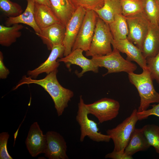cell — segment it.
<instances>
[{"label":"cell","mask_w":159,"mask_h":159,"mask_svg":"<svg viewBox=\"0 0 159 159\" xmlns=\"http://www.w3.org/2000/svg\"><path fill=\"white\" fill-rule=\"evenodd\" d=\"M58 72V69L55 70L47 74L44 78L39 80L24 75L13 90L25 84H34L40 85L50 95L54 102L58 116H61L68 107V102L74 94L72 91L63 87L59 83L57 77Z\"/></svg>","instance_id":"cell-1"},{"label":"cell","mask_w":159,"mask_h":159,"mask_svg":"<svg viewBox=\"0 0 159 159\" xmlns=\"http://www.w3.org/2000/svg\"><path fill=\"white\" fill-rule=\"evenodd\" d=\"M143 70L140 74H128L130 82L135 87L140 97V105L137 110L138 112L147 110L151 103H159V93L155 90L148 68Z\"/></svg>","instance_id":"cell-2"},{"label":"cell","mask_w":159,"mask_h":159,"mask_svg":"<svg viewBox=\"0 0 159 159\" xmlns=\"http://www.w3.org/2000/svg\"><path fill=\"white\" fill-rule=\"evenodd\" d=\"M86 104L82 96L80 97L78 103V110L76 117V120L80 127V141L83 142L86 136L92 140L97 142H109L111 138L107 135L102 134L99 131L97 124L94 121L90 119Z\"/></svg>","instance_id":"cell-3"},{"label":"cell","mask_w":159,"mask_h":159,"mask_svg":"<svg viewBox=\"0 0 159 159\" xmlns=\"http://www.w3.org/2000/svg\"><path fill=\"white\" fill-rule=\"evenodd\" d=\"M113 39L108 24L98 17L90 47L86 52L85 55L92 57L110 53Z\"/></svg>","instance_id":"cell-4"},{"label":"cell","mask_w":159,"mask_h":159,"mask_svg":"<svg viewBox=\"0 0 159 159\" xmlns=\"http://www.w3.org/2000/svg\"><path fill=\"white\" fill-rule=\"evenodd\" d=\"M137 112V110L134 109L130 115L121 123L115 127L107 130V134L113 142V151H124L138 120Z\"/></svg>","instance_id":"cell-5"},{"label":"cell","mask_w":159,"mask_h":159,"mask_svg":"<svg viewBox=\"0 0 159 159\" xmlns=\"http://www.w3.org/2000/svg\"><path fill=\"white\" fill-rule=\"evenodd\" d=\"M110 53L104 55L95 56L92 59L99 67H104L107 69V72L103 74L125 72L128 74L134 72L137 68L136 65L126 59H124L117 49L113 48Z\"/></svg>","instance_id":"cell-6"},{"label":"cell","mask_w":159,"mask_h":159,"mask_svg":"<svg viewBox=\"0 0 159 159\" xmlns=\"http://www.w3.org/2000/svg\"><path fill=\"white\" fill-rule=\"evenodd\" d=\"M86 106L89 114L94 115L99 123H102L115 118L119 114L120 105L118 101L105 97L86 104Z\"/></svg>","instance_id":"cell-7"},{"label":"cell","mask_w":159,"mask_h":159,"mask_svg":"<svg viewBox=\"0 0 159 159\" xmlns=\"http://www.w3.org/2000/svg\"><path fill=\"white\" fill-rule=\"evenodd\" d=\"M126 17L129 29L127 38L142 52L143 42L151 23L143 12Z\"/></svg>","instance_id":"cell-8"},{"label":"cell","mask_w":159,"mask_h":159,"mask_svg":"<svg viewBox=\"0 0 159 159\" xmlns=\"http://www.w3.org/2000/svg\"><path fill=\"white\" fill-rule=\"evenodd\" d=\"M98 16L94 10H87L78 34L73 46L72 51L80 48L85 52L90 47Z\"/></svg>","instance_id":"cell-9"},{"label":"cell","mask_w":159,"mask_h":159,"mask_svg":"<svg viewBox=\"0 0 159 159\" xmlns=\"http://www.w3.org/2000/svg\"><path fill=\"white\" fill-rule=\"evenodd\" d=\"M87 11L82 7L77 8L66 26L65 36L62 44L64 48V57L72 51Z\"/></svg>","instance_id":"cell-10"},{"label":"cell","mask_w":159,"mask_h":159,"mask_svg":"<svg viewBox=\"0 0 159 159\" xmlns=\"http://www.w3.org/2000/svg\"><path fill=\"white\" fill-rule=\"evenodd\" d=\"M46 135L47 145L45 156L49 159H68L67 143L63 137L54 131H49Z\"/></svg>","instance_id":"cell-11"},{"label":"cell","mask_w":159,"mask_h":159,"mask_svg":"<svg viewBox=\"0 0 159 159\" xmlns=\"http://www.w3.org/2000/svg\"><path fill=\"white\" fill-rule=\"evenodd\" d=\"M27 149L31 155L35 157L44 153L47 145V137L37 122L31 126L25 141Z\"/></svg>","instance_id":"cell-12"},{"label":"cell","mask_w":159,"mask_h":159,"mask_svg":"<svg viewBox=\"0 0 159 159\" xmlns=\"http://www.w3.org/2000/svg\"><path fill=\"white\" fill-rule=\"evenodd\" d=\"M83 51L81 49H77L72 51L67 55L58 59L57 61L59 62H64L69 69L72 64L80 66L82 68V71L77 74L79 77H82L85 72L88 71L98 73L99 67L95 64L92 59H88L84 56Z\"/></svg>","instance_id":"cell-13"},{"label":"cell","mask_w":159,"mask_h":159,"mask_svg":"<svg viewBox=\"0 0 159 159\" xmlns=\"http://www.w3.org/2000/svg\"><path fill=\"white\" fill-rule=\"evenodd\" d=\"M111 44L113 48L116 49L120 52L125 54L127 57V60L135 62L143 69H148L146 59L141 50L127 38L119 40L113 39Z\"/></svg>","instance_id":"cell-14"},{"label":"cell","mask_w":159,"mask_h":159,"mask_svg":"<svg viewBox=\"0 0 159 159\" xmlns=\"http://www.w3.org/2000/svg\"><path fill=\"white\" fill-rule=\"evenodd\" d=\"M64 48L62 44L54 46L45 61L34 69L28 71L27 75L35 79L41 74L45 73L48 74L57 69L60 64L57 62V59L58 58H60L64 56Z\"/></svg>","instance_id":"cell-15"},{"label":"cell","mask_w":159,"mask_h":159,"mask_svg":"<svg viewBox=\"0 0 159 159\" xmlns=\"http://www.w3.org/2000/svg\"><path fill=\"white\" fill-rule=\"evenodd\" d=\"M66 26L60 22L57 23L41 30L36 34L51 50L55 46L62 44L65 36Z\"/></svg>","instance_id":"cell-16"},{"label":"cell","mask_w":159,"mask_h":159,"mask_svg":"<svg viewBox=\"0 0 159 159\" xmlns=\"http://www.w3.org/2000/svg\"><path fill=\"white\" fill-rule=\"evenodd\" d=\"M159 52V25L150 24L144 40L142 52L144 57L155 56Z\"/></svg>","instance_id":"cell-17"},{"label":"cell","mask_w":159,"mask_h":159,"mask_svg":"<svg viewBox=\"0 0 159 159\" xmlns=\"http://www.w3.org/2000/svg\"><path fill=\"white\" fill-rule=\"evenodd\" d=\"M34 14L36 24L40 30L60 22L51 8L46 5L35 2Z\"/></svg>","instance_id":"cell-18"},{"label":"cell","mask_w":159,"mask_h":159,"mask_svg":"<svg viewBox=\"0 0 159 159\" xmlns=\"http://www.w3.org/2000/svg\"><path fill=\"white\" fill-rule=\"evenodd\" d=\"M27 5L24 11L18 16L8 17L6 22V26L14 24H23L29 26L36 33L41 31L36 24L34 17L35 2L33 0H27Z\"/></svg>","instance_id":"cell-19"},{"label":"cell","mask_w":159,"mask_h":159,"mask_svg":"<svg viewBox=\"0 0 159 159\" xmlns=\"http://www.w3.org/2000/svg\"><path fill=\"white\" fill-rule=\"evenodd\" d=\"M50 8L62 24L66 26L76 9L70 0H50Z\"/></svg>","instance_id":"cell-20"},{"label":"cell","mask_w":159,"mask_h":159,"mask_svg":"<svg viewBox=\"0 0 159 159\" xmlns=\"http://www.w3.org/2000/svg\"><path fill=\"white\" fill-rule=\"evenodd\" d=\"M150 146L142 128H135L131 135L124 152L127 155L132 156L138 152L147 150Z\"/></svg>","instance_id":"cell-21"},{"label":"cell","mask_w":159,"mask_h":159,"mask_svg":"<svg viewBox=\"0 0 159 159\" xmlns=\"http://www.w3.org/2000/svg\"><path fill=\"white\" fill-rule=\"evenodd\" d=\"M94 11L98 17L108 24L113 21L116 14H122L120 0H104L103 6Z\"/></svg>","instance_id":"cell-22"},{"label":"cell","mask_w":159,"mask_h":159,"mask_svg":"<svg viewBox=\"0 0 159 159\" xmlns=\"http://www.w3.org/2000/svg\"><path fill=\"white\" fill-rule=\"evenodd\" d=\"M24 28L21 24H18L11 26L0 25V44L9 47L15 42L21 35L20 31Z\"/></svg>","instance_id":"cell-23"},{"label":"cell","mask_w":159,"mask_h":159,"mask_svg":"<svg viewBox=\"0 0 159 159\" xmlns=\"http://www.w3.org/2000/svg\"><path fill=\"white\" fill-rule=\"evenodd\" d=\"M113 39L127 38L129 29L126 17L122 14H117L113 21L108 24Z\"/></svg>","instance_id":"cell-24"},{"label":"cell","mask_w":159,"mask_h":159,"mask_svg":"<svg viewBox=\"0 0 159 159\" xmlns=\"http://www.w3.org/2000/svg\"><path fill=\"white\" fill-rule=\"evenodd\" d=\"M122 14L125 17L143 12L144 0H120Z\"/></svg>","instance_id":"cell-25"},{"label":"cell","mask_w":159,"mask_h":159,"mask_svg":"<svg viewBox=\"0 0 159 159\" xmlns=\"http://www.w3.org/2000/svg\"><path fill=\"white\" fill-rule=\"evenodd\" d=\"M142 129L150 146L154 147L159 154V127L154 124H147Z\"/></svg>","instance_id":"cell-26"},{"label":"cell","mask_w":159,"mask_h":159,"mask_svg":"<svg viewBox=\"0 0 159 159\" xmlns=\"http://www.w3.org/2000/svg\"><path fill=\"white\" fill-rule=\"evenodd\" d=\"M143 12L151 24L159 25V4L157 0H144Z\"/></svg>","instance_id":"cell-27"},{"label":"cell","mask_w":159,"mask_h":159,"mask_svg":"<svg viewBox=\"0 0 159 159\" xmlns=\"http://www.w3.org/2000/svg\"><path fill=\"white\" fill-rule=\"evenodd\" d=\"M0 9L8 17L18 16L23 13V11L19 4L10 0H0Z\"/></svg>","instance_id":"cell-28"},{"label":"cell","mask_w":159,"mask_h":159,"mask_svg":"<svg viewBox=\"0 0 159 159\" xmlns=\"http://www.w3.org/2000/svg\"><path fill=\"white\" fill-rule=\"evenodd\" d=\"M77 9L82 7L87 10L96 9L101 8L104 4V0H70Z\"/></svg>","instance_id":"cell-29"},{"label":"cell","mask_w":159,"mask_h":159,"mask_svg":"<svg viewBox=\"0 0 159 159\" xmlns=\"http://www.w3.org/2000/svg\"><path fill=\"white\" fill-rule=\"evenodd\" d=\"M146 60L152 77L156 81L159 86V52L155 56L147 58Z\"/></svg>","instance_id":"cell-30"},{"label":"cell","mask_w":159,"mask_h":159,"mask_svg":"<svg viewBox=\"0 0 159 159\" xmlns=\"http://www.w3.org/2000/svg\"><path fill=\"white\" fill-rule=\"evenodd\" d=\"M9 136L8 132H3L0 134V159H13L9 154L7 148L8 140Z\"/></svg>","instance_id":"cell-31"},{"label":"cell","mask_w":159,"mask_h":159,"mask_svg":"<svg viewBox=\"0 0 159 159\" xmlns=\"http://www.w3.org/2000/svg\"><path fill=\"white\" fill-rule=\"evenodd\" d=\"M152 108L148 110L138 112L137 115L138 120H141L147 118L149 116L153 115L159 117V103L157 105L154 104L151 105Z\"/></svg>","instance_id":"cell-32"},{"label":"cell","mask_w":159,"mask_h":159,"mask_svg":"<svg viewBox=\"0 0 159 159\" xmlns=\"http://www.w3.org/2000/svg\"><path fill=\"white\" fill-rule=\"evenodd\" d=\"M106 158L112 159H132V156L126 154L124 151H113L112 152L107 154L105 156Z\"/></svg>","instance_id":"cell-33"},{"label":"cell","mask_w":159,"mask_h":159,"mask_svg":"<svg viewBox=\"0 0 159 159\" xmlns=\"http://www.w3.org/2000/svg\"><path fill=\"white\" fill-rule=\"evenodd\" d=\"M9 69L5 66L4 62V57L2 52L0 51V78L6 79L9 73Z\"/></svg>","instance_id":"cell-34"},{"label":"cell","mask_w":159,"mask_h":159,"mask_svg":"<svg viewBox=\"0 0 159 159\" xmlns=\"http://www.w3.org/2000/svg\"><path fill=\"white\" fill-rule=\"evenodd\" d=\"M35 3L47 5L50 7V0H33Z\"/></svg>","instance_id":"cell-35"},{"label":"cell","mask_w":159,"mask_h":159,"mask_svg":"<svg viewBox=\"0 0 159 159\" xmlns=\"http://www.w3.org/2000/svg\"><path fill=\"white\" fill-rule=\"evenodd\" d=\"M157 0V1L158 2V3L159 4V0Z\"/></svg>","instance_id":"cell-36"}]
</instances>
